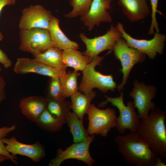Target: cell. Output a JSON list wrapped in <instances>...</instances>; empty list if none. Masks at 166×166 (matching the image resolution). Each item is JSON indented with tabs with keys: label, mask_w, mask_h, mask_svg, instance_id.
Returning <instances> with one entry per match:
<instances>
[{
	"label": "cell",
	"mask_w": 166,
	"mask_h": 166,
	"mask_svg": "<svg viewBox=\"0 0 166 166\" xmlns=\"http://www.w3.org/2000/svg\"><path fill=\"white\" fill-rule=\"evenodd\" d=\"M166 111L155 108L147 117L140 119L136 132L156 156L163 159L166 158Z\"/></svg>",
	"instance_id": "1"
},
{
	"label": "cell",
	"mask_w": 166,
	"mask_h": 166,
	"mask_svg": "<svg viewBox=\"0 0 166 166\" xmlns=\"http://www.w3.org/2000/svg\"><path fill=\"white\" fill-rule=\"evenodd\" d=\"M118 151L125 161L134 166H154L156 156L136 132L116 136Z\"/></svg>",
	"instance_id": "2"
},
{
	"label": "cell",
	"mask_w": 166,
	"mask_h": 166,
	"mask_svg": "<svg viewBox=\"0 0 166 166\" xmlns=\"http://www.w3.org/2000/svg\"><path fill=\"white\" fill-rule=\"evenodd\" d=\"M111 52L109 51L103 57L97 56L93 58L87 65L82 71V76L78 85L79 91L88 94L95 88L104 93L109 91H115L117 85L112 75L103 74L95 69L96 66L101 65L105 56Z\"/></svg>",
	"instance_id": "3"
},
{
	"label": "cell",
	"mask_w": 166,
	"mask_h": 166,
	"mask_svg": "<svg viewBox=\"0 0 166 166\" xmlns=\"http://www.w3.org/2000/svg\"><path fill=\"white\" fill-rule=\"evenodd\" d=\"M105 101L100 103L99 107H104L108 103L116 107L119 111V115L117 117L116 128L120 134H123L128 130L136 132L140 122V118L135 110L133 102H128L126 105L124 101V93H120L117 97H111L105 96Z\"/></svg>",
	"instance_id": "4"
},
{
	"label": "cell",
	"mask_w": 166,
	"mask_h": 166,
	"mask_svg": "<svg viewBox=\"0 0 166 166\" xmlns=\"http://www.w3.org/2000/svg\"><path fill=\"white\" fill-rule=\"evenodd\" d=\"M113 51L115 57L120 61L122 66L120 71L123 74L122 80L117 87L120 93L126 84L133 67L136 65L144 61L146 55L128 46L122 38L117 41Z\"/></svg>",
	"instance_id": "5"
},
{
	"label": "cell",
	"mask_w": 166,
	"mask_h": 166,
	"mask_svg": "<svg viewBox=\"0 0 166 166\" xmlns=\"http://www.w3.org/2000/svg\"><path fill=\"white\" fill-rule=\"evenodd\" d=\"M87 114L89 124L87 130L89 135H100L105 137L111 128L116 127L117 117L113 109H101L91 104Z\"/></svg>",
	"instance_id": "6"
},
{
	"label": "cell",
	"mask_w": 166,
	"mask_h": 166,
	"mask_svg": "<svg viewBox=\"0 0 166 166\" xmlns=\"http://www.w3.org/2000/svg\"><path fill=\"white\" fill-rule=\"evenodd\" d=\"M19 35V49L34 56L54 46L47 29L33 28L20 30Z\"/></svg>",
	"instance_id": "7"
},
{
	"label": "cell",
	"mask_w": 166,
	"mask_h": 166,
	"mask_svg": "<svg viewBox=\"0 0 166 166\" xmlns=\"http://www.w3.org/2000/svg\"><path fill=\"white\" fill-rule=\"evenodd\" d=\"M116 26L121 33L122 38L128 46L144 53L149 59H154L157 53H163L166 40L165 34L156 32L153 37L150 40L137 39L126 32L121 23L118 22Z\"/></svg>",
	"instance_id": "8"
},
{
	"label": "cell",
	"mask_w": 166,
	"mask_h": 166,
	"mask_svg": "<svg viewBox=\"0 0 166 166\" xmlns=\"http://www.w3.org/2000/svg\"><path fill=\"white\" fill-rule=\"evenodd\" d=\"M81 40L86 45V50L83 53L91 61L101 52L107 50L112 51L117 41L122 38L121 32L116 26L112 25L104 34L92 38H87L83 33L79 35Z\"/></svg>",
	"instance_id": "9"
},
{
	"label": "cell",
	"mask_w": 166,
	"mask_h": 166,
	"mask_svg": "<svg viewBox=\"0 0 166 166\" xmlns=\"http://www.w3.org/2000/svg\"><path fill=\"white\" fill-rule=\"evenodd\" d=\"M95 136L91 135L82 142L74 143L65 150L58 148L56 157L50 160L48 165L59 166L65 160L75 159L83 162L89 166H92L94 160L90 155L89 148Z\"/></svg>",
	"instance_id": "10"
},
{
	"label": "cell",
	"mask_w": 166,
	"mask_h": 166,
	"mask_svg": "<svg viewBox=\"0 0 166 166\" xmlns=\"http://www.w3.org/2000/svg\"><path fill=\"white\" fill-rule=\"evenodd\" d=\"M133 88L129 96L133 100L135 109L140 119L147 117L150 111L155 109V103L152 101L155 97L157 89L153 85H146L136 79L133 83Z\"/></svg>",
	"instance_id": "11"
},
{
	"label": "cell",
	"mask_w": 166,
	"mask_h": 166,
	"mask_svg": "<svg viewBox=\"0 0 166 166\" xmlns=\"http://www.w3.org/2000/svg\"><path fill=\"white\" fill-rule=\"evenodd\" d=\"M18 27L20 30L33 28L48 29L53 16L51 12L40 4L31 5L22 11Z\"/></svg>",
	"instance_id": "12"
},
{
	"label": "cell",
	"mask_w": 166,
	"mask_h": 166,
	"mask_svg": "<svg viewBox=\"0 0 166 166\" xmlns=\"http://www.w3.org/2000/svg\"><path fill=\"white\" fill-rule=\"evenodd\" d=\"M13 70L16 74L37 73L51 78H60L66 73V69H58L46 64L35 58L21 57L17 58Z\"/></svg>",
	"instance_id": "13"
},
{
	"label": "cell",
	"mask_w": 166,
	"mask_h": 166,
	"mask_svg": "<svg viewBox=\"0 0 166 166\" xmlns=\"http://www.w3.org/2000/svg\"><path fill=\"white\" fill-rule=\"evenodd\" d=\"M2 141L6 144L7 150L14 156L19 155L26 156L35 162H38L45 155L44 146L38 142L32 144H25L19 142L14 136L4 137Z\"/></svg>",
	"instance_id": "14"
},
{
	"label": "cell",
	"mask_w": 166,
	"mask_h": 166,
	"mask_svg": "<svg viewBox=\"0 0 166 166\" xmlns=\"http://www.w3.org/2000/svg\"><path fill=\"white\" fill-rule=\"evenodd\" d=\"M111 2V0H93L88 11L81 16V20L89 31L102 22H112V16L108 12Z\"/></svg>",
	"instance_id": "15"
},
{
	"label": "cell",
	"mask_w": 166,
	"mask_h": 166,
	"mask_svg": "<svg viewBox=\"0 0 166 166\" xmlns=\"http://www.w3.org/2000/svg\"><path fill=\"white\" fill-rule=\"evenodd\" d=\"M118 4L132 22L142 20L151 14L146 0H118Z\"/></svg>",
	"instance_id": "16"
},
{
	"label": "cell",
	"mask_w": 166,
	"mask_h": 166,
	"mask_svg": "<svg viewBox=\"0 0 166 166\" xmlns=\"http://www.w3.org/2000/svg\"><path fill=\"white\" fill-rule=\"evenodd\" d=\"M48 99L41 96H31L20 100L19 107L22 113L30 121L36 123L46 108Z\"/></svg>",
	"instance_id": "17"
},
{
	"label": "cell",
	"mask_w": 166,
	"mask_h": 166,
	"mask_svg": "<svg viewBox=\"0 0 166 166\" xmlns=\"http://www.w3.org/2000/svg\"><path fill=\"white\" fill-rule=\"evenodd\" d=\"M59 22L58 18L53 16L49 24L48 30L53 46L62 50L70 48L78 49L79 44L64 34L59 27Z\"/></svg>",
	"instance_id": "18"
},
{
	"label": "cell",
	"mask_w": 166,
	"mask_h": 166,
	"mask_svg": "<svg viewBox=\"0 0 166 166\" xmlns=\"http://www.w3.org/2000/svg\"><path fill=\"white\" fill-rule=\"evenodd\" d=\"M96 92L93 91L88 94L78 91L70 97L71 109L83 121L84 115L87 114L92 101L96 96Z\"/></svg>",
	"instance_id": "19"
},
{
	"label": "cell",
	"mask_w": 166,
	"mask_h": 166,
	"mask_svg": "<svg viewBox=\"0 0 166 166\" xmlns=\"http://www.w3.org/2000/svg\"><path fill=\"white\" fill-rule=\"evenodd\" d=\"M77 50L70 48L62 50V60L66 67H71L75 71H82L91 60Z\"/></svg>",
	"instance_id": "20"
},
{
	"label": "cell",
	"mask_w": 166,
	"mask_h": 166,
	"mask_svg": "<svg viewBox=\"0 0 166 166\" xmlns=\"http://www.w3.org/2000/svg\"><path fill=\"white\" fill-rule=\"evenodd\" d=\"M62 50L53 46L42 53L34 56L38 61L54 68L60 69H67L63 61Z\"/></svg>",
	"instance_id": "21"
},
{
	"label": "cell",
	"mask_w": 166,
	"mask_h": 166,
	"mask_svg": "<svg viewBox=\"0 0 166 166\" xmlns=\"http://www.w3.org/2000/svg\"><path fill=\"white\" fill-rule=\"evenodd\" d=\"M83 122L73 112H70L66 118V123L72 135L73 143L82 142L90 136L87 129L85 128Z\"/></svg>",
	"instance_id": "22"
},
{
	"label": "cell",
	"mask_w": 166,
	"mask_h": 166,
	"mask_svg": "<svg viewBox=\"0 0 166 166\" xmlns=\"http://www.w3.org/2000/svg\"><path fill=\"white\" fill-rule=\"evenodd\" d=\"M35 123L40 128L47 132H54L61 130L62 126L66 123V120L54 117L46 108Z\"/></svg>",
	"instance_id": "23"
},
{
	"label": "cell",
	"mask_w": 166,
	"mask_h": 166,
	"mask_svg": "<svg viewBox=\"0 0 166 166\" xmlns=\"http://www.w3.org/2000/svg\"><path fill=\"white\" fill-rule=\"evenodd\" d=\"M79 74L78 71H69L59 78L62 97H70L79 91L77 79Z\"/></svg>",
	"instance_id": "24"
},
{
	"label": "cell",
	"mask_w": 166,
	"mask_h": 166,
	"mask_svg": "<svg viewBox=\"0 0 166 166\" xmlns=\"http://www.w3.org/2000/svg\"><path fill=\"white\" fill-rule=\"evenodd\" d=\"M48 99L46 109L54 117L66 120L71 109V102L61 98L55 99L47 98Z\"/></svg>",
	"instance_id": "25"
},
{
	"label": "cell",
	"mask_w": 166,
	"mask_h": 166,
	"mask_svg": "<svg viewBox=\"0 0 166 166\" xmlns=\"http://www.w3.org/2000/svg\"><path fill=\"white\" fill-rule=\"evenodd\" d=\"M93 0H71L70 4L73 8L69 13L64 14L67 18H72L81 16L88 10Z\"/></svg>",
	"instance_id": "26"
},
{
	"label": "cell",
	"mask_w": 166,
	"mask_h": 166,
	"mask_svg": "<svg viewBox=\"0 0 166 166\" xmlns=\"http://www.w3.org/2000/svg\"><path fill=\"white\" fill-rule=\"evenodd\" d=\"M16 128V125L14 124L10 127H0V154L7 156L11 162L17 164H18L17 157L12 155L7 150L5 144L2 141L3 138L5 137L9 133Z\"/></svg>",
	"instance_id": "27"
},
{
	"label": "cell",
	"mask_w": 166,
	"mask_h": 166,
	"mask_svg": "<svg viewBox=\"0 0 166 166\" xmlns=\"http://www.w3.org/2000/svg\"><path fill=\"white\" fill-rule=\"evenodd\" d=\"M151 3V22L148 34L149 35L154 34L156 32H159L158 24L156 18V14L158 13L161 15L163 14L158 9L159 0H148Z\"/></svg>",
	"instance_id": "28"
},
{
	"label": "cell",
	"mask_w": 166,
	"mask_h": 166,
	"mask_svg": "<svg viewBox=\"0 0 166 166\" xmlns=\"http://www.w3.org/2000/svg\"><path fill=\"white\" fill-rule=\"evenodd\" d=\"M49 97L48 98L55 99L63 98L62 96L61 87L59 78H51L49 86Z\"/></svg>",
	"instance_id": "29"
},
{
	"label": "cell",
	"mask_w": 166,
	"mask_h": 166,
	"mask_svg": "<svg viewBox=\"0 0 166 166\" xmlns=\"http://www.w3.org/2000/svg\"><path fill=\"white\" fill-rule=\"evenodd\" d=\"M0 63L5 69L8 68L12 65L11 61L4 52L0 49Z\"/></svg>",
	"instance_id": "30"
},
{
	"label": "cell",
	"mask_w": 166,
	"mask_h": 166,
	"mask_svg": "<svg viewBox=\"0 0 166 166\" xmlns=\"http://www.w3.org/2000/svg\"><path fill=\"white\" fill-rule=\"evenodd\" d=\"M6 82L3 77L0 75V105L6 99Z\"/></svg>",
	"instance_id": "31"
},
{
	"label": "cell",
	"mask_w": 166,
	"mask_h": 166,
	"mask_svg": "<svg viewBox=\"0 0 166 166\" xmlns=\"http://www.w3.org/2000/svg\"><path fill=\"white\" fill-rule=\"evenodd\" d=\"M16 2V0H0V14L3 8L7 6L14 5ZM4 38L3 35L0 32V42Z\"/></svg>",
	"instance_id": "32"
},
{
	"label": "cell",
	"mask_w": 166,
	"mask_h": 166,
	"mask_svg": "<svg viewBox=\"0 0 166 166\" xmlns=\"http://www.w3.org/2000/svg\"><path fill=\"white\" fill-rule=\"evenodd\" d=\"M162 159L160 157L157 156L154 166H166V164L162 161Z\"/></svg>",
	"instance_id": "33"
},
{
	"label": "cell",
	"mask_w": 166,
	"mask_h": 166,
	"mask_svg": "<svg viewBox=\"0 0 166 166\" xmlns=\"http://www.w3.org/2000/svg\"><path fill=\"white\" fill-rule=\"evenodd\" d=\"M8 160H10L8 157L3 155L0 154V163L3 162Z\"/></svg>",
	"instance_id": "34"
},
{
	"label": "cell",
	"mask_w": 166,
	"mask_h": 166,
	"mask_svg": "<svg viewBox=\"0 0 166 166\" xmlns=\"http://www.w3.org/2000/svg\"><path fill=\"white\" fill-rule=\"evenodd\" d=\"M1 70H2V69L0 67V72L1 71Z\"/></svg>",
	"instance_id": "35"
}]
</instances>
